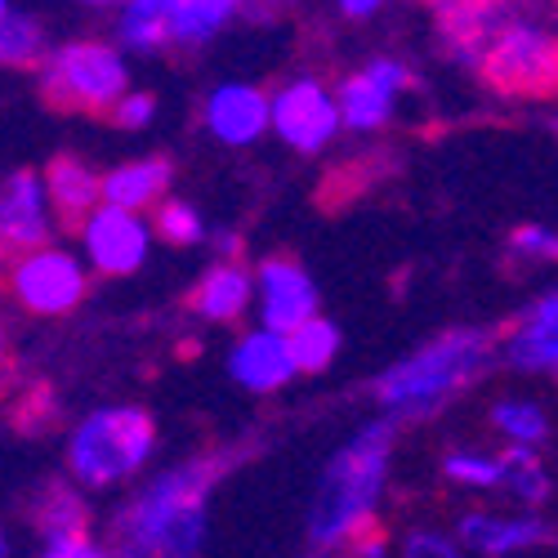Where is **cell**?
Listing matches in <instances>:
<instances>
[{"label": "cell", "instance_id": "obj_27", "mask_svg": "<svg viewBox=\"0 0 558 558\" xmlns=\"http://www.w3.org/2000/svg\"><path fill=\"white\" fill-rule=\"evenodd\" d=\"M36 514H40L45 541H50V536H85V523H89V509H85V500L72 487H50L40 496Z\"/></svg>", "mask_w": 558, "mask_h": 558}, {"label": "cell", "instance_id": "obj_10", "mask_svg": "<svg viewBox=\"0 0 558 558\" xmlns=\"http://www.w3.org/2000/svg\"><path fill=\"white\" fill-rule=\"evenodd\" d=\"M255 313H259V327L264 331H277V336H291L295 327H304L308 317L322 313V295H317V282L308 277L304 264L287 259V255H268L255 272Z\"/></svg>", "mask_w": 558, "mask_h": 558}, {"label": "cell", "instance_id": "obj_11", "mask_svg": "<svg viewBox=\"0 0 558 558\" xmlns=\"http://www.w3.org/2000/svg\"><path fill=\"white\" fill-rule=\"evenodd\" d=\"M54 210L45 197V183L36 170H14L0 179V246L23 255L36 246H50Z\"/></svg>", "mask_w": 558, "mask_h": 558}, {"label": "cell", "instance_id": "obj_4", "mask_svg": "<svg viewBox=\"0 0 558 558\" xmlns=\"http://www.w3.org/2000/svg\"><path fill=\"white\" fill-rule=\"evenodd\" d=\"M157 442V425L144 407H99L72 429L68 470L81 487H117L148 464Z\"/></svg>", "mask_w": 558, "mask_h": 558}, {"label": "cell", "instance_id": "obj_7", "mask_svg": "<svg viewBox=\"0 0 558 558\" xmlns=\"http://www.w3.org/2000/svg\"><path fill=\"white\" fill-rule=\"evenodd\" d=\"M268 130L282 138L287 148L317 157L322 148L336 144L340 134V112L336 95L317 76H295L277 95H268Z\"/></svg>", "mask_w": 558, "mask_h": 558}, {"label": "cell", "instance_id": "obj_39", "mask_svg": "<svg viewBox=\"0 0 558 558\" xmlns=\"http://www.w3.org/2000/svg\"><path fill=\"white\" fill-rule=\"evenodd\" d=\"M10 10H14V5H10V0H0V19H5V14H10Z\"/></svg>", "mask_w": 558, "mask_h": 558}, {"label": "cell", "instance_id": "obj_5", "mask_svg": "<svg viewBox=\"0 0 558 558\" xmlns=\"http://www.w3.org/2000/svg\"><path fill=\"white\" fill-rule=\"evenodd\" d=\"M40 85L54 108L108 112L130 89V68H125V54L104 40H68L45 54Z\"/></svg>", "mask_w": 558, "mask_h": 558}, {"label": "cell", "instance_id": "obj_30", "mask_svg": "<svg viewBox=\"0 0 558 558\" xmlns=\"http://www.w3.org/2000/svg\"><path fill=\"white\" fill-rule=\"evenodd\" d=\"M402 558H470L460 545H456V536H447V532H434V527H415V532H407V541H402Z\"/></svg>", "mask_w": 558, "mask_h": 558}, {"label": "cell", "instance_id": "obj_9", "mask_svg": "<svg viewBox=\"0 0 558 558\" xmlns=\"http://www.w3.org/2000/svg\"><path fill=\"white\" fill-rule=\"evenodd\" d=\"M81 264L104 277H130L148 264L153 251V223L148 215L117 210V206H95L81 223Z\"/></svg>", "mask_w": 558, "mask_h": 558}, {"label": "cell", "instance_id": "obj_26", "mask_svg": "<svg viewBox=\"0 0 558 558\" xmlns=\"http://www.w3.org/2000/svg\"><path fill=\"white\" fill-rule=\"evenodd\" d=\"M45 59V32L32 14L10 10L0 19V68H32Z\"/></svg>", "mask_w": 558, "mask_h": 558}, {"label": "cell", "instance_id": "obj_23", "mask_svg": "<svg viewBox=\"0 0 558 558\" xmlns=\"http://www.w3.org/2000/svg\"><path fill=\"white\" fill-rule=\"evenodd\" d=\"M492 429L500 438H509V447H541L549 438V415H545V402L536 398H519L509 393L492 407Z\"/></svg>", "mask_w": 558, "mask_h": 558}, {"label": "cell", "instance_id": "obj_13", "mask_svg": "<svg viewBox=\"0 0 558 558\" xmlns=\"http://www.w3.org/2000/svg\"><path fill=\"white\" fill-rule=\"evenodd\" d=\"M545 541H549V523L541 514H487V509H470L456 523V545L483 558H514Z\"/></svg>", "mask_w": 558, "mask_h": 558}, {"label": "cell", "instance_id": "obj_41", "mask_svg": "<svg viewBox=\"0 0 558 558\" xmlns=\"http://www.w3.org/2000/svg\"><path fill=\"white\" fill-rule=\"evenodd\" d=\"M304 558H313V554H304Z\"/></svg>", "mask_w": 558, "mask_h": 558}, {"label": "cell", "instance_id": "obj_36", "mask_svg": "<svg viewBox=\"0 0 558 558\" xmlns=\"http://www.w3.org/2000/svg\"><path fill=\"white\" fill-rule=\"evenodd\" d=\"M336 5H340V14H344V19L362 23V19H371V14H380L385 0H336Z\"/></svg>", "mask_w": 558, "mask_h": 558}, {"label": "cell", "instance_id": "obj_21", "mask_svg": "<svg viewBox=\"0 0 558 558\" xmlns=\"http://www.w3.org/2000/svg\"><path fill=\"white\" fill-rule=\"evenodd\" d=\"M500 464V487L514 496L519 505H545L554 483H549V470H545V460H541V447H505L496 456Z\"/></svg>", "mask_w": 558, "mask_h": 558}, {"label": "cell", "instance_id": "obj_22", "mask_svg": "<svg viewBox=\"0 0 558 558\" xmlns=\"http://www.w3.org/2000/svg\"><path fill=\"white\" fill-rule=\"evenodd\" d=\"M340 344H344V331L336 327L331 317H308L304 327H295L287 336V349H291V362H295V376H322L336 357H340Z\"/></svg>", "mask_w": 558, "mask_h": 558}, {"label": "cell", "instance_id": "obj_1", "mask_svg": "<svg viewBox=\"0 0 558 558\" xmlns=\"http://www.w3.org/2000/svg\"><path fill=\"white\" fill-rule=\"evenodd\" d=\"M238 456H197L138 487L117 519L121 558H197L210 536V496Z\"/></svg>", "mask_w": 558, "mask_h": 558}, {"label": "cell", "instance_id": "obj_31", "mask_svg": "<svg viewBox=\"0 0 558 558\" xmlns=\"http://www.w3.org/2000/svg\"><path fill=\"white\" fill-rule=\"evenodd\" d=\"M108 112H112V121H117L121 130H144V125H153V117H157V95H148V89H125V95H121Z\"/></svg>", "mask_w": 558, "mask_h": 558}, {"label": "cell", "instance_id": "obj_28", "mask_svg": "<svg viewBox=\"0 0 558 558\" xmlns=\"http://www.w3.org/2000/svg\"><path fill=\"white\" fill-rule=\"evenodd\" d=\"M442 478L456 487H470V492H492V487H500V464L487 451L456 447L442 456Z\"/></svg>", "mask_w": 558, "mask_h": 558}, {"label": "cell", "instance_id": "obj_38", "mask_svg": "<svg viewBox=\"0 0 558 558\" xmlns=\"http://www.w3.org/2000/svg\"><path fill=\"white\" fill-rule=\"evenodd\" d=\"M0 558H10V541H5V532H0Z\"/></svg>", "mask_w": 558, "mask_h": 558}, {"label": "cell", "instance_id": "obj_12", "mask_svg": "<svg viewBox=\"0 0 558 558\" xmlns=\"http://www.w3.org/2000/svg\"><path fill=\"white\" fill-rule=\"evenodd\" d=\"M202 121L223 148H251L268 134V95L251 81H223L206 95Z\"/></svg>", "mask_w": 558, "mask_h": 558}, {"label": "cell", "instance_id": "obj_17", "mask_svg": "<svg viewBox=\"0 0 558 558\" xmlns=\"http://www.w3.org/2000/svg\"><path fill=\"white\" fill-rule=\"evenodd\" d=\"M170 183H174V166L166 157L125 161V166H112L108 174H99V202L117 206V210L144 215L170 193Z\"/></svg>", "mask_w": 558, "mask_h": 558}, {"label": "cell", "instance_id": "obj_32", "mask_svg": "<svg viewBox=\"0 0 558 558\" xmlns=\"http://www.w3.org/2000/svg\"><path fill=\"white\" fill-rule=\"evenodd\" d=\"M40 558H121L117 549H104L89 536H50L40 549Z\"/></svg>", "mask_w": 558, "mask_h": 558}, {"label": "cell", "instance_id": "obj_33", "mask_svg": "<svg viewBox=\"0 0 558 558\" xmlns=\"http://www.w3.org/2000/svg\"><path fill=\"white\" fill-rule=\"evenodd\" d=\"M362 72H366V76H376V81L389 89V95H402V89H411V85H415L411 68H407L402 59H371Z\"/></svg>", "mask_w": 558, "mask_h": 558}, {"label": "cell", "instance_id": "obj_24", "mask_svg": "<svg viewBox=\"0 0 558 558\" xmlns=\"http://www.w3.org/2000/svg\"><path fill=\"white\" fill-rule=\"evenodd\" d=\"M117 36L134 54H157L166 45V0H121Z\"/></svg>", "mask_w": 558, "mask_h": 558}, {"label": "cell", "instance_id": "obj_25", "mask_svg": "<svg viewBox=\"0 0 558 558\" xmlns=\"http://www.w3.org/2000/svg\"><path fill=\"white\" fill-rule=\"evenodd\" d=\"M153 223V238H161L166 246H202L206 242V219L193 202H179V197H161Z\"/></svg>", "mask_w": 558, "mask_h": 558}, {"label": "cell", "instance_id": "obj_6", "mask_svg": "<svg viewBox=\"0 0 558 558\" xmlns=\"http://www.w3.org/2000/svg\"><path fill=\"white\" fill-rule=\"evenodd\" d=\"M5 287L36 317H68L89 291V268L63 246H36L14 255Z\"/></svg>", "mask_w": 558, "mask_h": 558}, {"label": "cell", "instance_id": "obj_20", "mask_svg": "<svg viewBox=\"0 0 558 558\" xmlns=\"http://www.w3.org/2000/svg\"><path fill=\"white\" fill-rule=\"evenodd\" d=\"M393 108H398V95L366 76V72H353L340 81L336 89V112H340V130H357V134H371L393 121Z\"/></svg>", "mask_w": 558, "mask_h": 558}, {"label": "cell", "instance_id": "obj_14", "mask_svg": "<svg viewBox=\"0 0 558 558\" xmlns=\"http://www.w3.org/2000/svg\"><path fill=\"white\" fill-rule=\"evenodd\" d=\"M228 376L238 389L246 393H277L295 380V362H291V349H287V336L277 331H246L232 340L228 349Z\"/></svg>", "mask_w": 558, "mask_h": 558}, {"label": "cell", "instance_id": "obj_18", "mask_svg": "<svg viewBox=\"0 0 558 558\" xmlns=\"http://www.w3.org/2000/svg\"><path fill=\"white\" fill-rule=\"evenodd\" d=\"M242 5L246 0H166V45L197 50L215 40Z\"/></svg>", "mask_w": 558, "mask_h": 558}, {"label": "cell", "instance_id": "obj_3", "mask_svg": "<svg viewBox=\"0 0 558 558\" xmlns=\"http://www.w3.org/2000/svg\"><path fill=\"white\" fill-rule=\"evenodd\" d=\"M393 438L398 425L376 415L366 421L331 460L317 478L313 505H308V541L313 549H340L353 545L366 527L371 514L385 496L389 483V460H393Z\"/></svg>", "mask_w": 558, "mask_h": 558}, {"label": "cell", "instance_id": "obj_40", "mask_svg": "<svg viewBox=\"0 0 558 558\" xmlns=\"http://www.w3.org/2000/svg\"><path fill=\"white\" fill-rule=\"evenodd\" d=\"M0 366H5V336H0Z\"/></svg>", "mask_w": 558, "mask_h": 558}, {"label": "cell", "instance_id": "obj_37", "mask_svg": "<svg viewBox=\"0 0 558 558\" xmlns=\"http://www.w3.org/2000/svg\"><path fill=\"white\" fill-rule=\"evenodd\" d=\"M81 5H121V0H81Z\"/></svg>", "mask_w": 558, "mask_h": 558}, {"label": "cell", "instance_id": "obj_29", "mask_svg": "<svg viewBox=\"0 0 558 558\" xmlns=\"http://www.w3.org/2000/svg\"><path fill=\"white\" fill-rule=\"evenodd\" d=\"M509 255L536 259V264H554V255H558L554 228L549 223H519L514 232H509Z\"/></svg>", "mask_w": 558, "mask_h": 558}, {"label": "cell", "instance_id": "obj_2", "mask_svg": "<svg viewBox=\"0 0 558 558\" xmlns=\"http://www.w3.org/2000/svg\"><path fill=\"white\" fill-rule=\"evenodd\" d=\"M496 362V340L483 327H456L442 331L438 340L421 344L415 353L398 357L385 366L371 393L385 421H425V415L442 411L451 398H460L470 385H478Z\"/></svg>", "mask_w": 558, "mask_h": 558}, {"label": "cell", "instance_id": "obj_35", "mask_svg": "<svg viewBox=\"0 0 558 558\" xmlns=\"http://www.w3.org/2000/svg\"><path fill=\"white\" fill-rule=\"evenodd\" d=\"M353 558H389L385 536H376V532H362V536L353 541Z\"/></svg>", "mask_w": 558, "mask_h": 558}, {"label": "cell", "instance_id": "obj_34", "mask_svg": "<svg viewBox=\"0 0 558 558\" xmlns=\"http://www.w3.org/2000/svg\"><path fill=\"white\" fill-rule=\"evenodd\" d=\"M206 242L219 251V264H232V259H238V251H242L238 232H228V228H215V232H206Z\"/></svg>", "mask_w": 558, "mask_h": 558}, {"label": "cell", "instance_id": "obj_15", "mask_svg": "<svg viewBox=\"0 0 558 558\" xmlns=\"http://www.w3.org/2000/svg\"><path fill=\"white\" fill-rule=\"evenodd\" d=\"M500 353L519 376H554L558 366V295L554 291H545L519 313Z\"/></svg>", "mask_w": 558, "mask_h": 558}, {"label": "cell", "instance_id": "obj_19", "mask_svg": "<svg viewBox=\"0 0 558 558\" xmlns=\"http://www.w3.org/2000/svg\"><path fill=\"white\" fill-rule=\"evenodd\" d=\"M40 183H45V197H50V210L68 223H81L99 206V174L81 157H54L50 170L40 174Z\"/></svg>", "mask_w": 558, "mask_h": 558}, {"label": "cell", "instance_id": "obj_16", "mask_svg": "<svg viewBox=\"0 0 558 558\" xmlns=\"http://www.w3.org/2000/svg\"><path fill=\"white\" fill-rule=\"evenodd\" d=\"M251 300H255V282H251V268L246 264H210L202 272V282L193 287L189 295V308L210 322V327H232V322H242L251 313Z\"/></svg>", "mask_w": 558, "mask_h": 558}, {"label": "cell", "instance_id": "obj_8", "mask_svg": "<svg viewBox=\"0 0 558 558\" xmlns=\"http://www.w3.org/2000/svg\"><path fill=\"white\" fill-rule=\"evenodd\" d=\"M483 72L500 89H549L554 81V32L536 19H505L483 50Z\"/></svg>", "mask_w": 558, "mask_h": 558}]
</instances>
